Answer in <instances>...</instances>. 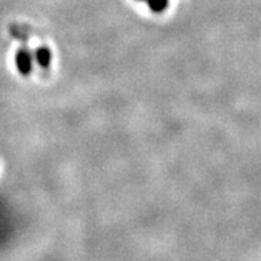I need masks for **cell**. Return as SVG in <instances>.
Listing matches in <instances>:
<instances>
[{"label": "cell", "instance_id": "cell-1", "mask_svg": "<svg viewBox=\"0 0 261 261\" xmlns=\"http://www.w3.org/2000/svg\"><path fill=\"white\" fill-rule=\"evenodd\" d=\"M15 63H16V67H18L20 74H31V71H32V57H31V53L28 49H25V48L19 49L16 53V57H15Z\"/></svg>", "mask_w": 261, "mask_h": 261}, {"label": "cell", "instance_id": "cell-2", "mask_svg": "<svg viewBox=\"0 0 261 261\" xmlns=\"http://www.w3.org/2000/svg\"><path fill=\"white\" fill-rule=\"evenodd\" d=\"M35 58L41 67H48L51 63V51L47 47H39L35 51Z\"/></svg>", "mask_w": 261, "mask_h": 261}, {"label": "cell", "instance_id": "cell-3", "mask_svg": "<svg viewBox=\"0 0 261 261\" xmlns=\"http://www.w3.org/2000/svg\"><path fill=\"white\" fill-rule=\"evenodd\" d=\"M149 9L152 10L154 13H161L167 9L168 0H147Z\"/></svg>", "mask_w": 261, "mask_h": 261}, {"label": "cell", "instance_id": "cell-4", "mask_svg": "<svg viewBox=\"0 0 261 261\" xmlns=\"http://www.w3.org/2000/svg\"><path fill=\"white\" fill-rule=\"evenodd\" d=\"M144 2H147V0H144Z\"/></svg>", "mask_w": 261, "mask_h": 261}]
</instances>
